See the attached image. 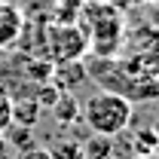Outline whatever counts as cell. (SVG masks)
<instances>
[{"label": "cell", "mask_w": 159, "mask_h": 159, "mask_svg": "<svg viewBox=\"0 0 159 159\" xmlns=\"http://www.w3.org/2000/svg\"><path fill=\"white\" fill-rule=\"evenodd\" d=\"M83 119L92 129V135H110L116 138L132 125V101L119 92H95L83 104Z\"/></svg>", "instance_id": "1"}, {"label": "cell", "mask_w": 159, "mask_h": 159, "mask_svg": "<svg viewBox=\"0 0 159 159\" xmlns=\"http://www.w3.org/2000/svg\"><path fill=\"white\" fill-rule=\"evenodd\" d=\"M21 28H25L21 9L9 0H0V49H9L21 37Z\"/></svg>", "instance_id": "2"}, {"label": "cell", "mask_w": 159, "mask_h": 159, "mask_svg": "<svg viewBox=\"0 0 159 159\" xmlns=\"http://www.w3.org/2000/svg\"><path fill=\"white\" fill-rule=\"evenodd\" d=\"M52 40H61V46L55 49L58 61H77V55L86 49V37L77 28H58V31H52Z\"/></svg>", "instance_id": "3"}, {"label": "cell", "mask_w": 159, "mask_h": 159, "mask_svg": "<svg viewBox=\"0 0 159 159\" xmlns=\"http://www.w3.org/2000/svg\"><path fill=\"white\" fill-rule=\"evenodd\" d=\"M83 159H113L116 156V144L110 135H92L86 144H80Z\"/></svg>", "instance_id": "4"}, {"label": "cell", "mask_w": 159, "mask_h": 159, "mask_svg": "<svg viewBox=\"0 0 159 159\" xmlns=\"http://www.w3.org/2000/svg\"><path fill=\"white\" fill-rule=\"evenodd\" d=\"M40 116V107L34 98H28V104H16L12 101V125H34Z\"/></svg>", "instance_id": "5"}, {"label": "cell", "mask_w": 159, "mask_h": 159, "mask_svg": "<svg viewBox=\"0 0 159 159\" xmlns=\"http://www.w3.org/2000/svg\"><path fill=\"white\" fill-rule=\"evenodd\" d=\"M9 129H12V98L0 89V141Z\"/></svg>", "instance_id": "6"}, {"label": "cell", "mask_w": 159, "mask_h": 159, "mask_svg": "<svg viewBox=\"0 0 159 159\" xmlns=\"http://www.w3.org/2000/svg\"><path fill=\"white\" fill-rule=\"evenodd\" d=\"M49 156L52 159H83V150H80V144L61 141V144H55V147H49Z\"/></svg>", "instance_id": "7"}, {"label": "cell", "mask_w": 159, "mask_h": 159, "mask_svg": "<svg viewBox=\"0 0 159 159\" xmlns=\"http://www.w3.org/2000/svg\"><path fill=\"white\" fill-rule=\"evenodd\" d=\"M12 159H52V156H49V147L28 144V147H19V153H16Z\"/></svg>", "instance_id": "8"}, {"label": "cell", "mask_w": 159, "mask_h": 159, "mask_svg": "<svg viewBox=\"0 0 159 159\" xmlns=\"http://www.w3.org/2000/svg\"><path fill=\"white\" fill-rule=\"evenodd\" d=\"M132 159H159V153L150 150V153H138V156H132Z\"/></svg>", "instance_id": "9"}, {"label": "cell", "mask_w": 159, "mask_h": 159, "mask_svg": "<svg viewBox=\"0 0 159 159\" xmlns=\"http://www.w3.org/2000/svg\"><path fill=\"white\" fill-rule=\"evenodd\" d=\"M156 3H159V0H156Z\"/></svg>", "instance_id": "10"}]
</instances>
